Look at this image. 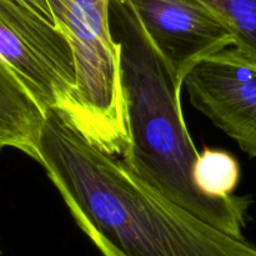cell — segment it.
Segmentation results:
<instances>
[{
    "mask_svg": "<svg viewBox=\"0 0 256 256\" xmlns=\"http://www.w3.org/2000/svg\"><path fill=\"white\" fill-rule=\"evenodd\" d=\"M40 156L76 225L102 256H256V245L155 192L60 110L48 112Z\"/></svg>",
    "mask_w": 256,
    "mask_h": 256,
    "instance_id": "obj_1",
    "label": "cell"
},
{
    "mask_svg": "<svg viewBox=\"0 0 256 256\" xmlns=\"http://www.w3.org/2000/svg\"><path fill=\"white\" fill-rule=\"evenodd\" d=\"M110 25L120 48L129 146L124 164L155 192L236 238H245L249 196L215 199L192 179L200 152L182 109V82L148 36L130 0H110Z\"/></svg>",
    "mask_w": 256,
    "mask_h": 256,
    "instance_id": "obj_2",
    "label": "cell"
},
{
    "mask_svg": "<svg viewBox=\"0 0 256 256\" xmlns=\"http://www.w3.org/2000/svg\"><path fill=\"white\" fill-rule=\"evenodd\" d=\"M58 29L75 55V126L104 152L124 155L129 146L122 90L120 48L110 25V0H48Z\"/></svg>",
    "mask_w": 256,
    "mask_h": 256,
    "instance_id": "obj_3",
    "label": "cell"
},
{
    "mask_svg": "<svg viewBox=\"0 0 256 256\" xmlns=\"http://www.w3.org/2000/svg\"><path fill=\"white\" fill-rule=\"evenodd\" d=\"M0 64L45 112L70 114L78 85L72 44L55 25L12 0H0Z\"/></svg>",
    "mask_w": 256,
    "mask_h": 256,
    "instance_id": "obj_4",
    "label": "cell"
},
{
    "mask_svg": "<svg viewBox=\"0 0 256 256\" xmlns=\"http://www.w3.org/2000/svg\"><path fill=\"white\" fill-rule=\"evenodd\" d=\"M182 86L198 112L256 158V60L229 48L198 62Z\"/></svg>",
    "mask_w": 256,
    "mask_h": 256,
    "instance_id": "obj_5",
    "label": "cell"
},
{
    "mask_svg": "<svg viewBox=\"0 0 256 256\" xmlns=\"http://www.w3.org/2000/svg\"><path fill=\"white\" fill-rule=\"evenodd\" d=\"M148 36L180 82L202 60L235 46L229 28L199 0H130Z\"/></svg>",
    "mask_w": 256,
    "mask_h": 256,
    "instance_id": "obj_6",
    "label": "cell"
},
{
    "mask_svg": "<svg viewBox=\"0 0 256 256\" xmlns=\"http://www.w3.org/2000/svg\"><path fill=\"white\" fill-rule=\"evenodd\" d=\"M46 114L20 80L0 64V146L20 150L40 164Z\"/></svg>",
    "mask_w": 256,
    "mask_h": 256,
    "instance_id": "obj_7",
    "label": "cell"
},
{
    "mask_svg": "<svg viewBox=\"0 0 256 256\" xmlns=\"http://www.w3.org/2000/svg\"><path fill=\"white\" fill-rule=\"evenodd\" d=\"M240 165L230 152L204 149L199 154L192 170V179L204 195L215 199L232 196L240 182Z\"/></svg>",
    "mask_w": 256,
    "mask_h": 256,
    "instance_id": "obj_8",
    "label": "cell"
},
{
    "mask_svg": "<svg viewBox=\"0 0 256 256\" xmlns=\"http://www.w3.org/2000/svg\"><path fill=\"white\" fill-rule=\"evenodd\" d=\"M232 32L235 46L256 60V0H199Z\"/></svg>",
    "mask_w": 256,
    "mask_h": 256,
    "instance_id": "obj_9",
    "label": "cell"
},
{
    "mask_svg": "<svg viewBox=\"0 0 256 256\" xmlns=\"http://www.w3.org/2000/svg\"><path fill=\"white\" fill-rule=\"evenodd\" d=\"M15 4L20 5V6L25 8L29 12H34L35 15L40 16L42 19L46 20L50 24L55 25V19L54 15H52V8H50V4L48 0H12Z\"/></svg>",
    "mask_w": 256,
    "mask_h": 256,
    "instance_id": "obj_10",
    "label": "cell"
}]
</instances>
